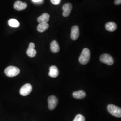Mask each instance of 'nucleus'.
<instances>
[{"instance_id": "obj_19", "label": "nucleus", "mask_w": 121, "mask_h": 121, "mask_svg": "<svg viewBox=\"0 0 121 121\" xmlns=\"http://www.w3.org/2000/svg\"><path fill=\"white\" fill-rule=\"evenodd\" d=\"M33 2L36 4H43V0H32Z\"/></svg>"}, {"instance_id": "obj_22", "label": "nucleus", "mask_w": 121, "mask_h": 121, "mask_svg": "<svg viewBox=\"0 0 121 121\" xmlns=\"http://www.w3.org/2000/svg\"><path fill=\"white\" fill-rule=\"evenodd\" d=\"M30 47V48H35V45L33 43H30L29 45V47Z\"/></svg>"}, {"instance_id": "obj_18", "label": "nucleus", "mask_w": 121, "mask_h": 121, "mask_svg": "<svg viewBox=\"0 0 121 121\" xmlns=\"http://www.w3.org/2000/svg\"><path fill=\"white\" fill-rule=\"evenodd\" d=\"M85 121V117H84L83 115L78 114H77L74 118L73 121Z\"/></svg>"}, {"instance_id": "obj_7", "label": "nucleus", "mask_w": 121, "mask_h": 121, "mask_svg": "<svg viewBox=\"0 0 121 121\" xmlns=\"http://www.w3.org/2000/svg\"><path fill=\"white\" fill-rule=\"evenodd\" d=\"M72 9V5L70 3H67L63 5L62 7V9L63 12L62 13L63 16L65 17H68Z\"/></svg>"}, {"instance_id": "obj_13", "label": "nucleus", "mask_w": 121, "mask_h": 121, "mask_svg": "<svg viewBox=\"0 0 121 121\" xmlns=\"http://www.w3.org/2000/svg\"><path fill=\"white\" fill-rule=\"evenodd\" d=\"M117 24L114 22H108L105 24L106 29L110 32L115 31L117 29Z\"/></svg>"}, {"instance_id": "obj_6", "label": "nucleus", "mask_w": 121, "mask_h": 121, "mask_svg": "<svg viewBox=\"0 0 121 121\" xmlns=\"http://www.w3.org/2000/svg\"><path fill=\"white\" fill-rule=\"evenodd\" d=\"M32 90V87L30 83L24 84L20 89V94L22 96H26L30 94Z\"/></svg>"}, {"instance_id": "obj_5", "label": "nucleus", "mask_w": 121, "mask_h": 121, "mask_svg": "<svg viewBox=\"0 0 121 121\" xmlns=\"http://www.w3.org/2000/svg\"><path fill=\"white\" fill-rule=\"evenodd\" d=\"M58 102L57 98L55 95H52L48 98V107L50 110H53L56 108Z\"/></svg>"}, {"instance_id": "obj_4", "label": "nucleus", "mask_w": 121, "mask_h": 121, "mask_svg": "<svg viewBox=\"0 0 121 121\" xmlns=\"http://www.w3.org/2000/svg\"><path fill=\"white\" fill-rule=\"evenodd\" d=\"M100 60L102 62L109 65H112L114 63V59L112 56L107 53L102 54L100 56Z\"/></svg>"}, {"instance_id": "obj_3", "label": "nucleus", "mask_w": 121, "mask_h": 121, "mask_svg": "<svg viewBox=\"0 0 121 121\" xmlns=\"http://www.w3.org/2000/svg\"><path fill=\"white\" fill-rule=\"evenodd\" d=\"M108 112L113 116L117 117H121V108L113 104H108L107 106Z\"/></svg>"}, {"instance_id": "obj_12", "label": "nucleus", "mask_w": 121, "mask_h": 121, "mask_svg": "<svg viewBox=\"0 0 121 121\" xmlns=\"http://www.w3.org/2000/svg\"><path fill=\"white\" fill-rule=\"evenodd\" d=\"M86 93L82 90L76 91L73 93V97L77 99H82L86 96Z\"/></svg>"}, {"instance_id": "obj_2", "label": "nucleus", "mask_w": 121, "mask_h": 121, "mask_svg": "<svg viewBox=\"0 0 121 121\" xmlns=\"http://www.w3.org/2000/svg\"><path fill=\"white\" fill-rule=\"evenodd\" d=\"M20 72L19 69L14 66H8L4 70L5 74L9 77H15L20 73Z\"/></svg>"}, {"instance_id": "obj_8", "label": "nucleus", "mask_w": 121, "mask_h": 121, "mask_svg": "<svg viewBox=\"0 0 121 121\" xmlns=\"http://www.w3.org/2000/svg\"><path fill=\"white\" fill-rule=\"evenodd\" d=\"M79 35V30L78 26H73L71 28V32L70 37L73 40H76L78 39Z\"/></svg>"}, {"instance_id": "obj_15", "label": "nucleus", "mask_w": 121, "mask_h": 121, "mask_svg": "<svg viewBox=\"0 0 121 121\" xmlns=\"http://www.w3.org/2000/svg\"><path fill=\"white\" fill-rule=\"evenodd\" d=\"M49 27L48 23H41L37 26V29L40 32H43L47 30Z\"/></svg>"}, {"instance_id": "obj_10", "label": "nucleus", "mask_w": 121, "mask_h": 121, "mask_svg": "<svg viewBox=\"0 0 121 121\" xmlns=\"http://www.w3.org/2000/svg\"><path fill=\"white\" fill-rule=\"evenodd\" d=\"M27 4L23 3L21 1H17L14 4V8L18 11H21L24 10L27 7Z\"/></svg>"}, {"instance_id": "obj_14", "label": "nucleus", "mask_w": 121, "mask_h": 121, "mask_svg": "<svg viewBox=\"0 0 121 121\" xmlns=\"http://www.w3.org/2000/svg\"><path fill=\"white\" fill-rule=\"evenodd\" d=\"M50 49L53 53H57L59 51V46L56 40H53L51 42L50 44Z\"/></svg>"}, {"instance_id": "obj_20", "label": "nucleus", "mask_w": 121, "mask_h": 121, "mask_svg": "<svg viewBox=\"0 0 121 121\" xmlns=\"http://www.w3.org/2000/svg\"><path fill=\"white\" fill-rule=\"evenodd\" d=\"M50 1L52 4L55 5H57L60 4L61 0H50Z\"/></svg>"}, {"instance_id": "obj_16", "label": "nucleus", "mask_w": 121, "mask_h": 121, "mask_svg": "<svg viewBox=\"0 0 121 121\" xmlns=\"http://www.w3.org/2000/svg\"><path fill=\"white\" fill-rule=\"evenodd\" d=\"M8 24L9 26L13 27H18L19 25V22L15 19H11L8 21Z\"/></svg>"}, {"instance_id": "obj_9", "label": "nucleus", "mask_w": 121, "mask_h": 121, "mask_svg": "<svg viewBox=\"0 0 121 121\" xmlns=\"http://www.w3.org/2000/svg\"><path fill=\"white\" fill-rule=\"evenodd\" d=\"M48 75L52 78H56L58 76L59 70L56 66L52 65L50 67Z\"/></svg>"}, {"instance_id": "obj_17", "label": "nucleus", "mask_w": 121, "mask_h": 121, "mask_svg": "<svg viewBox=\"0 0 121 121\" xmlns=\"http://www.w3.org/2000/svg\"><path fill=\"white\" fill-rule=\"evenodd\" d=\"M26 53L29 57H33L36 55V51L34 49V48L28 47L26 50Z\"/></svg>"}, {"instance_id": "obj_11", "label": "nucleus", "mask_w": 121, "mask_h": 121, "mask_svg": "<svg viewBox=\"0 0 121 121\" xmlns=\"http://www.w3.org/2000/svg\"><path fill=\"white\" fill-rule=\"evenodd\" d=\"M50 16L47 13H44L42 14L41 16L38 17L37 21L39 23H48L49 21Z\"/></svg>"}, {"instance_id": "obj_1", "label": "nucleus", "mask_w": 121, "mask_h": 121, "mask_svg": "<svg viewBox=\"0 0 121 121\" xmlns=\"http://www.w3.org/2000/svg\"><path fill=\"white\" fill-rule=\"evenodd\" d=\"M90 59V52L88 48H85L82 50L79 57V61L82 65H86L88 63Z\"/></svg>"}, {"instance_id": "obj_21", "label": "nucleus", "mask_w": 121, "mask_h": 121, "mask_svg": "<svg viewBox=\"0 0 121 121\" xmlns=\"http://www.w3.org/2000/svg\"><path fill=\"white\" fill-rule=\"evenodd\" d=\"M114 3L116 5L120 4H121V0H115Z\"/></svg>"}]
</instances>
